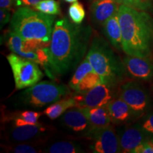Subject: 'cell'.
Instances as JSON below:
<instances>
[{"label":"cell","mask_w":153,"mask_h":153,"mask_svg":"<svg viewBox=\"0 0 153 153\" xmlns=\"http://www.w3.org/2000/svg\"><path fill=\"white\" fill-rule=\"evenodd\" d=\"M126 72L135 79L149 81L153 77V62L150 57L128 55L123 60Z\"/></svg>","instance_id":"obj_11"},{"label":"cell","mask_w":153,"mask_h":153,"mask_svg":"<svg viewBox=\"0 0 153 153\" xmlns=\"http://www.w3.org/2000/svg\"><path fill=\"white\" fill-rule=\"evenodd\" d=\"M68 14L72 22L76 24H81L85 19L86 13L83 5L79 1H75L69 7Z\"/></svg>","instance_id":"obj_24"},{"label":"cell","mask_w":153,"mask_h":153,"mask_svg":"<svg viewBox=\"0 0 153 153\" xmlns=\"http://www.w3.org/2000/svg\"><path fill=\"white\" fill-rule=\"evenodd\" d=\"M14 1L16 6H18V7L21 6V0H14Z\"/></svg>","instance_id":"obj_32"},{"label":"cell","mask_w":153,"mask_h":153,"mask_svg":"<svg viewBox=\"0 0 153 153\" xmlns=\"http://www.w3.org/2000/svg\"><path fill=\"white\" fill-rule=\"evenodd\" d=\"M34 9L48 15L55 16L60 14V4L55 0H42L34 7Z\"/></svg>","instance_id":"obj_23"},{"label":"cell","mask_w":153,"mask_h":153,"mask_svg":"<svg viewBox=\"0 0 153 153\" xmlns=\"http://www.w3.org/2000/svg\"><path fill=\"white\" fill-rule=\"evenodd\" d=\"M93 1H94V0H93Z\"/></svg>","instance_id":"obj_34"},{"label":"cell","mask_w":153,"mask_h":153,"mask_svg":"<svg viewBox=\"0 0 153 153\" xmlns=\"http://www.w3.org/2000/svg\"><path fill=\"white\" fill-rule=\"evenodd\" d=\"M78 108H92L106 105L117 95L116 86L100 83L84 93L73 94Z\"/></svg>","instance_id":"obj_7"},{"label":"cell","mask_w":153,"mask_h":153,"mask_svg":"<svg viewBox=\"0 0 153 153\" xmlns=\"http://www.w3.org/2000/svg\"><path fill=\"white\" fill-rule=\"evenodd\" d=\"M81 108L89 119L92 131L107 127L111 124V119L107 104L92 108L85 107Z\"/></svg>","instance_id":"obj_15"},{"label":"cell","mask_w":153,"mask_h":153,"mask_svg":"<svg viewBox=\"0 0 153 153\" xmlns=\"http://www.w3.org/2000/svg\"><path fill=\"white\" fill-rule=\"evenodd\" d=\"M94 69L90 62H89V60H88L87 57H85L84 60L81 62L79 65L76 68V70L72 76L71 79L69 82V87L72 90L75 91L78 85L81 82V80L83 79L84 76L87 75L89 72L92 71Z\"/></svg>","instance_id":"obj_19"},{"label":"cell","mask_w":153,"mask_h":153,"mask_svg":"<svg viewBox=\"0 0 153 153\" xmlns=\"http://www.w3.org/2000/svg\"><path fill=\"white\" fill-rule=\"evenodd\" d=\"M100 83H102V78L94 70H93L84 76L76 87L75 92L84 93Z\"/></svg>","instance_id":"obj_21"},{"label":"cell","mask_w":153,"mask_h":153,"mask_svg":"<svg viewBox=\"0 0 153 153\" xmlns=\"http://www.w3.org/2000/svg\"><path fill=\"white\" fill-rule=\"evenodd\" d=\"M76 101L74 95L66 96L65 98L61 99L56 102L51 104L44 111L43 114L51 119L54 120L66 112L67 111L72 107H76Z\"/></svg>","instance_id":"obj_18"},{"label":"cell","mask_w":153,"mask_h":153,"mask_svg":"<svg viewBox=\"0 0 153 153\" xmlns=\"http://www.w3.org/2000/svg\"><path fill=\"white\" fill-rule=\"evenodd\" d=\"M122 48L127 55L150 57L153 51V21L145 11L120 4L118 11Z\"/></svg>","instance_id":"obj_2"},{"label":"cell","mask_w":153,"mask_h":153,"mask_svg":"<svg viewBox=\"0 0 153 153\" xmlns=\"http://www.w3.org/2000/svg\"><path fill=\"white\" fill-rule=\"evenodd\" d=\"M111 123L116 125L128 123L135 115L128 104L120 97H115L107 104Z\"/></svg>","instance_id":"obj_14"},{"label":"cell","mask_w":153,"mask_h":153,"mask_svg":"<svg viewBox=\"0 0 153 153\" xmlns=\"http://www.w3.org/2000/svg\"><path fill=\"white\" fill-rule=\"evenodd\" d=\"M10 65L16 89L32 87L42 79L43 74L38 63L12 53L7 57Z\"/></svg>","instance_id":"obj_6"},{"label":"cell","mask_w":153,"mask_h":153,"mask_svg":"<svg viewBox=\"0 0 153 153\" xmlns=\"http://www.w3.org/2000/svg\"><path fill=\"white\" fill-rule=\"evenodd\" d=\"M69 88L64 85L50 81L38 82L22 93V99L26 106L41 108L52 104L70 94Z\"/></svg>","instance_id":"obj_5"},{"label":"cell","mask_w":153,"mask_h":153,"mask_svg":"<svg viewBox=\"0 0 153 153\" xmlns=\"http://www.w3.org/2000/svg\"><path fill=\"white\" fill-rule=\"evenodd\" d=\"M13 152L15 153H36L38 152L37 149L27 144L19 145L13 148Z\"/></svg>","instance_id":"obj_28"},{"label":"cell","mask_w":153,"mask_h":153,"mask_svg":"<svg viewBox=\"0 0 153 153\" xmlns=\"http://www.w3.org/2000/svg\"><path fill=\"white\" fill-rule=\"evenodd\" d=\"M41 0H21V6L25 7H35Z\"/></svg>","instance_id":"obj_31"},{"label":"cell","mask_w":153,"mask_h":153,"mask_svg":"<svg viewBox=\"0 0 153 153\" xmlns=\"http://www.w3.org/2000/svg\"><path fill=\"white\" fill-rule=\"evenodd\" d=\"M119 4H123L137 10L146 11L152 8V0H116Z\"/></svg>","instance_id":"obj_25"},{"label":"cell","mask_w":153,"mask_h":153,"mask_svg":"<svg viewBox=\"0 0 153 153\" xmlns=\"http://www.w3.org/2000/svg\"><path fill=\"white\" fill-rule=\"evenodd\" d=\"M118 97L128 104L135 116L144 114L150 106L148 94L136 82H128L121 85L118 91Z\"/></svg>","instance_id":"obj_8"},{"label":"cell","mask_w":153,"mask_h":153,"mask_svg":"<svg viewBox=\"0 0 153 153\" xmlns=\"http://www.w3.org/2000/svg\"><path fill=\"white\" fill-rule=\"evenodd\" d=\"M118 137L120 152L125 153H133L136 147L148 140L140 124L126 127L120 132Z\"/></svg>","instance_id":"obj_12"},{"label":"cell","mask_w":153,"mask_h":153,"mask_svg":"<svg viewBox=\"0 0 153 153\" xmlns=\"http://www.w3.org/2000/svg\"><path fill=\"white\" fill-rule=\"evenodd\" d=\"M86 57L103 83L117 86L123 79L126 72L124 62L103 38H93Z\"/></svg>","instance_id":"obj_3"},{"label":"cell","mask_w":153,"mask_h":153,"mask_svg":"<svg viewBox=\"0 0 153 153\" xmlns=\"http://www.w3.org/2000/svg\"><path fill=\"white\" fill-rule=\"evenodd\" d=\"M140 126L148 140H153V112L148 114Z\"/></svg>","instance_id":"obj_26"},{"label":"cell","mask_w":153,"mask_h":153,"mask_svg":"<svg viewBox=\"0 0 153 153\" xmlns=\"http://www.w3.org/2000/svg\"><path fill=\"white\" fill-rule=\"evenodd\" d=\"M10 10L7 9L1 8L0 9V24H1V28L4 25L7 24L11 20Z\"/></svg>","instance_id":"obj_29"},{"label":"cell","mask_w":153,"mask_h":153,"mask_svg":"<svg viewBox=\"0 0 153 153\" xmlns=\"http://www.w3.org/2000/svg\"><path fill=\"white\" fill-rule=\"evenodd\" d=\"M42 113L25 111L15 117L14 125L15 126H22L26 125H35L38 123V119L41 116Z\"/></svg>","instance_id":"obj_22"},{"label":"cell","mask_w":153,"mask_h":153,"mask_svg":"<svg viewBox=\"0 0 153 153\" xmlns=\"http://www.w3.org/2000/svg\"><path fill=\"white\" fill-rule=\"evenodd\" d=\"M91 139L89 148L95 153L120 152L119 137L111 125L91 132L88 136Z\"/></svg>","instance_id":"obj_9"},{"label":"cell","mask_w":153,"mask_h":153,"mask_svg":"<svg viewBox=\"0 0 153 153\" xmlns=\"http://www.w3.org/2000/svg\"><path fill=\"white\" fill-rule=\"evenodd\" d=\"M46 131L41 124L14 126L9 132V137L14 142H24L41 136Z\"/></svg>","instance_id":"obj_16"},{"label":"cell","mask_w":153,"mask_h":153,"mask_svg":"<svg viewBox=\"0 0 153 153\" xmlns=\"http://www.w3.org/2000/svg\"><path fill=\"white\" fill-rule=\"evenodd\" d=\"M45 152L49 153H79L84 151L79 144L68 142V141H60L52 144L45 150Z\"/></svg>","instance_id":"obj_20"},{"label":"cell","mask_w":153,"mask_h":153,"mask_svg":"<svg viewBox=\"0 0 153 153\" xmlns=\"http://www.w3.org/2000/svg\"><path fill=\"white\" fill-rule=\"evenodd\" d=\"M55 17L28 8L19 7L11 19V28L24 40L51 43Z\"/></svg>","instance_id":"obj_4"},{"label":"cell","mask_w":153,"mask_h":153,"mask_svg":"<svg viewBox=\"0 0 153 153\" xmlns=\"http://www.w3.org/2000/svg\"><path fill=\"white\" fill-rule=\"evenodd\" d=\"M61 123L71 133L88 137L92 131L91 124L81 108L72 107L61 116Z\"/></svg>","instance_id":"obj_10"},{"label":"cell","mask_w":153,"mask_h":153,"mask_svg":"<svg viewBox=\"0 0 153 153\" xmlns=\"http://www.w3.org/2000/svg\"><path fill=\"white\" fill-rule=\"evenodd\" d=\"M91 28L81 26L63 18L55 22L49 46L48 55L50 76H62L69 73L81 62L88 52Z\"/></svg>","instance_id":"obj_1"},{"label":"cell","mask_w":153,"mask_h":153,"mask_svg":"<svg viewBox=\"0 0 153 153\" xmlns=\"http://www.w3.org/2000/svg\"><path fill=\"white\" fill-rule=\"evenodd\" d=\"M14 2V0H0V7L1 8L11 10Z\"/></svg>","instance_id":"obj_30"},{"label":"cell","mask_w":153,"mask_h":153,"mask_svg":"<svg viewBox=\"0 0 153 153\" xmlns=\"http://www.w3.org/2000/svg\"><path fill=\"white\" fill-rule=\"evenodd\" d=\"M103 32L115 48L121 51L122 34L118 13L109 18L102 25Z\"/></svg>","instance_id":"obj_17"},{"label":"cell","mask_w":153,"mask_h":153,"mask_svg":"<svg viewBox=\"0 0 153 153\" xmlns=\"http://www.w3.org/2000/svg\"><path fill=\"white\" fill-rule=\"evenodd\" d=\"M65 1L68 3H73L75 2V1H77V0H65Z\"/></svg>","instance_id":"obj_33"},{"label":"cell","mask_w":153,"mask_h":153,"mask_svg":"<svg viewBox=\"0 0 153 153\" xmlns=\"http://www.w3.org/2000/svg\"><path fill=\"white\" fill-rule=\"evenodd\" d=\"M120 4L116 0H94L90 7L91 18L97 26H102L116 13Z\"/></svg>","instance_id":"obj_13"},{"label":"cell","mask_w":153,"mask_h":153,"mask_svg":"<svg viewBox=\"0 0 153 153\" xmlns=\"http://www.w3.org/2000/svg\"><path fill=\"white\" fill-rule=\"evenodd\" d=\"M133 153H153V140H148L135 148Z\"/></svg>","instance_id":"obj_27"}]
</instances>
